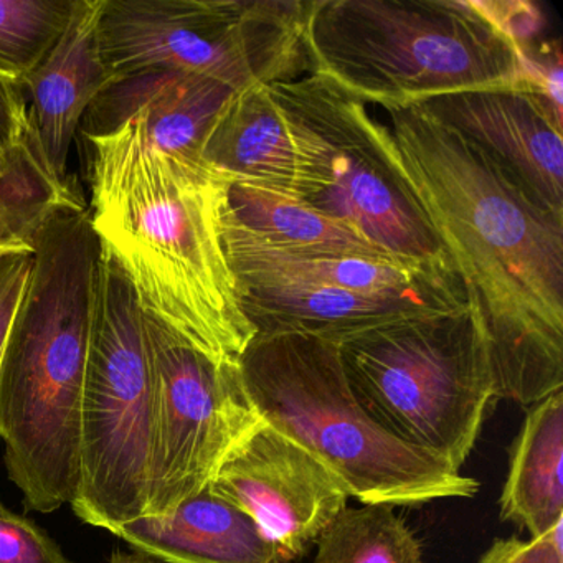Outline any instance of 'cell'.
<instances>
[{
  "mask_svg": "<svg viewBox=\"0 0 563 563\" xmlns=\"http://www.w3.org/2000/svg\"><path fill=\"white\" fill-rule=\"evenodd\" d=\"M75 0H0V75L22 85L67 31Z\"/></svg>",
  "mask_w": 563,
  "mask_h": 563,
  "instance_id": "22",
  "label": "cell"
},
{
  "mask_svg": "<svg viewBox=\"0 0 563 563\" xmlns=\"http://www.w3.org/2000/svg\"><path fill=\"white\" fill-rule=\"evenodd\" d=\"M111 533L167 563H291L252 517L209 486L166 516H141Z\"/></svg>",
  "mask_w": 563,
  "mask_h": 563,
  "instance_id": "16",
  "label": "cell"
},
{
  "mask_svg": "<svg viewBox=\"0 0 563 563\" xmlns=\"http://www.w3.org/2000/svg\"><path fill=\"white\" fill-rule=\"evenodd\" d=\"M316 543L314 563H423L420 540L390 506L345 507Z\"/></svg>",
  "mask_w": 563,
  "mask_h": 563,
  "instance_id": "20",
  "label": "cell"
},
{
  "mask_svg": "<svg viewBox=\"0 0 563 563\" xmlns=\"http://www.w3.org/2000/svg\"><path fill=\"white\" fill-rule=\"evenodd\" d=\"M110 563H167L164 560L156 559V556L147 555L143 552H121V550H114L111 553Z\"/></svg>",
  "mask_w": 563,
  "mask_h": 563,
  "instance_id": "27",
  "label": "cell"
},
{
  "mask_svg": "<svg viewBox=\"0 0 563 563\" xmlns=\"http://www.w3.org/2000/svg\"><path fill=\"white\" fill-rule=\"evenodd\" d=\"M200 161L229 180L296 197L295 150L269 85H253L227 101L207 133Z\"/></svg>",
  "mask_w": 563,
  "mask_h": 563,
  "instance_id": "17",
  "label": "cell"
},
{
  "mask_svg": "<svg viewBox=\"0 0 563 563\" xmlns=\"http://www.w3.org/2000/svg\"><path fill=\"white\" fill-rule=\"evenodd\" d=\"M34 266L31 245L0 246V357Z\"/></svg>",
  "mask_w": 563,
  "mask_h": 563,
  "instance_id": "24",
  "label": "cell"
},
{
  "mask_svg": "<svg viewBox=\"0 0 563 563\" xmlns=\"http://www.w3.org/2000/svg\"><path fill=\"white\" fill-rule=\"evenodd\" d=\"M29 130L24 88L0 75V154L24 140Z\"/></svg>",
  "mask_w": 563,
  "mask_h": 563,
  "instance_id": "26",
  "label": "cell"
},
{
  "mask_svg": "<svg viewBox=\"0 0 563 563\" xmlns=\"http://www.w3.org/2000/svg\"><path fill=\"white\" fill-rule=\"evenodd\" d=\"M154 365L146 311L103 250L100 306L81 400L80 466L70 506L113 532L146 514L154 438Z\"/></svg>",
  "mask_w": 563,
  "mask_h": 563,
  "instance_id": "10",
  "label": "cell"
},
{
  "mask_svg": "<svg viewBox=\"0 0 563 563\" xmlns=\"http://www.w3.org/2000/svg\"><path fill=\"white\" fill-rule=\"evenodd\" d=\"M338 351L352 394L375 423L461 470L496 398L476 299L347 335Z\"/></svg>",
  "mask_w": 563,
  "mask_h": 563,
  "instance_id": "6",
  "label": "cell"
},
{
  "mask_svg": "<svg viewBox=\"0 0 563 563\" xmlns=\"http://www.w3.org/2000/svg\"><path fill=\"white\" fill-rule=\"evenodd\" d=\"M239 368L260 418L309 451L364 506L417 507L479 490L474 477L401 443L368 417L349 387L338 342L256 334Z\"/></svg>",
  "mask_w": 563,
  "mask_h": 563,
  "instance_id": "5",
  "label": "cell"
},
{
  "mask_svg": "<svg viewBox=\"0 0 563 563\" xmlns=\"http://www.w3.org/2000/svg\"><path fill=\"white\" fill-rule=\"evenodd\" d=\"M301 0H103L98 41L114 77L180 71L240 91L311 74Z\"/></svg>",
  "mask_w": 563,
  "mask_h": 563,
  "instance_id": "9",
  "label": "cell"
},
{
  "mask_svg": "<svg viewBox=\"0 0 563 563\" xmlns=\"http://www.w3.org/2000/svg\"><path fill=\"white\" fill-rule=\"evenodd\" d=\"M87 143L95 233L144 311L209 357L239 362L255 329L223 246L230 180L157 150L137 121Z\"/></svg>",
  "mask_w": 563,
  "mask_h": 563,
  "instance_id": "2",
  "label": "cell"
},
{
  "mask_svg": "<svg viewBox=\"0 0 563 563\" xmlns=\"http://www.w3.org/2000/svg\"><path fill=\"white\" fill-rule=\"evenodd\" d=\"M302 42L311 74L382 108L522 87L526 68V48L481 2L306 0Z\"/></svg>",
  "mask_w": 563,
  "mask_h": 563,
  "instance_id": "4",
  "label": "cell"
},
{
  "mask_svg": "<svg viewBox=\"0 0 563 563\" xmlns=\"http://www.w3.org/2000/svg\"><path fill=\"white\" fill-rule=\"evenodd\" d=\"M8 153V151H5ZM5 153L0 154V170H2V166H4Z\"/></svg>",
  "mask_w": 563,
  "mask_h": 563,
  "instance_id": "28",
  "label": "cell"
},
{
  "mask_svg": "<svg viewBox=\"0 0 563 563\" xmlns=\"http://www.w3.org/2000/svg\"><path fill=\"white\" fill-rule=\"evenodd\" d=\"M223 246L240 306L255 335L308 334L338 342L397 319L450 311L467 301L454 269L288 252L236 222L229 206Z\"/></svg>",
  "mask_w": 563,
  "mask_h": 563,
  "instance_id": "8",
  "label": "cell"
},
{
  "mask_svg": "<svg viewBox=\"0 0 563 563\" xmlns=\"http://www.w3.org/2000/svg\"><path fill=\"white\" fill-rule=\"evenodd\" d=\"M401 170L486 322L494 395L532 407L563 388V219L460 133L384 108Z\"/></svg>",
  "mask_w": 563,
  "mask_h": 563,
  "instance_id": "1",
  "label": "cell"
},
{
  "mask_svg": "<svg viewBox=\"0 0 563 563\" xmlns=\"http://www.w3.org/2000/svg\"><path fill=\"white\" fill-rule=\"evenodd\" d=\"M415 107L479 147L530 200L563 219V124L532 91H457Z\"/></svg>",
  "mask_w": 563,
  "mask_h": 563,
  "instance_id": "13",
  "label": "cell"
},
{
  "mask_svg": "<svg viewBox=\"0 0 563 563\" xmlns=\"http://www.w3.org/2000/svg\"><path fill=\"white\" fill-rule=\"evenodd\" d=\"M0 563L71 562L42 527L0 500Z\"/></svg>",
  "mask_w": 563,
  "mask_h": 563,
  "instance_id": "23",
  "label": "cell"
},
{
  "mask_svg": "<svg viewBox=\"0 0 563 563\" xmlns=\"http://www.w3.org/2000/svg\"><path fill=\"white\" fill-rule=\"evenodd\" d=\"M235 93L220 81L180 71L121 75L88 108L80 130L85 137L104 136L137 121L157 150L202 163L207 133Z\"/></svg>",
  "mask_w": 563,
  "mask_h": 563,
  "instance_id": "15",
  "label": "cell"
},
{
  "mask_svg": "<svg viewBox=\"0 0 563 563\" xmlns=\"http://www.w3.org/2000/svg\"><path fill=\"white\" fill-rule=\"evenodd\" d=\"M229 212L250 232L288 252L390 258L339 220L268 187L230 180Z\"/></svg>",
  "mask_w": 563,
  "mask_h": 563,
  "instance_id": "19",
  "label": "cell"
},
{
  "mask_svg": "<svg viewBox=\"0 0 563 563\" xmlns=\"http://www.w3.org/2000/svg\"><path fill=\"white\" fill-rule=\"evenodd\" d=\"M32 249L34 266L0 357V440L24 506L51 514L77 493L103 246L88 213L62 209L38 227Z\"/></svg>",
  "mask_w": 563,
  "mask_h": 563,
  "instance_id": "3",
  "label": "cell"
},
{
  "mask_svg": "<svg viewBox=\"0 0 563 563\" xmlns=\"http://www.w3.org/2000/svg\"><path fill=\"white\" fill-rule=\"evenodd\" d=\"M563 390L532 405L510 446L500 494V520L526 529L530 539L563 522Z\"/></svg>",
  "mask_w": 563,
  "mask_h": 563,
  "instance_id": "18",
  "label": "cell"
},
{
  "mask_svg": "<svg viewBox=\"0 0 563 563\" xmlns=\"http://www.w3.org/2000/svg\"><path fill=\"white\" fill-rule=\"evenodd\" d=\"M269 88L291 136L299 200L390 258L454 269L401 170L390 130L364 101L316 74Z\"/></svg>",
  "mask_w": 563,
  "mask_h": 563,
  "instance_id": "7",
  "label": "cell"
},
{
  "mask_svg": "<svg viewBox=\"0 0 563 563\" xmlns=\"http://www.w3.org/2000/svg\"><path fill=\"white\" fill-rule=\"evenodd\" d=\"M154 365V438L144 516L202 493L260 423L239 362L216 361L146 312Z\"/></svg>",
  "mask_w": 563,
  "mask_h": 563,
  "instance_id": "11",
  "label": "cell"
},
{
  "mask_svg": "<svg viewBox=\"0 0 563 563\" xmlns=\"http://www.w3.org/2000/svg\"><path fill=\"white\" fill-rule=\"evenodd\" d=\"M77 197L71 186L51 176L29 133L25 134L21 143L5 153L0 170V246L31 245L45 217Z\"/></svg>",
  "mask_w": 563,
  "mask_h": 563,
  "instance_id": "21",
  "label": "cell"
},
{
  "mask_svg": "<svg viewBox=\"0 0 563 563\" xmlns=\"http://www.w3.org/2000/svg\"><path fill=\"white\" fill-rule=\"evenodd\" d=\"M476 563H563V522L540 539H496Z\"/></svg>",
  "mask_w": 563,
  "mask_h": 563,
  "instance_id": "25",
  "label": "cell"
},
{
  "mask_svg": "<svg viewBox=\"0 0 563 563\" xmlns=\"http://www.w3.org/2000/svg\"><path fill=\"white\" fill-rule=\"evenodd\" d=\"M209 489L252 517L289 562L308 553L349 500L328 467L263 420L233 448Z\"/></svg>",
  "mask_w": 563,
  "mask_h": 563,
  "instance_id": "12",
  "label": "cell"
},
{
  "mask_svg": "<svg viewBox=\"0 0 563 563\" xmlns=\"http://www.w3.org/2000/svg\"><path fill=\"white\" fill-rule=\"evenodd\" d=\"M103 0H75L67 31L22 81L29 91V137L51 176L70 186L68 159L85 114L113 81L98 41Z\"/></svg>",
  "mask_w": 563,
  "mask_h": 563,
  "instance_id": "14",
  "label": "cell"
}]
</instances>
